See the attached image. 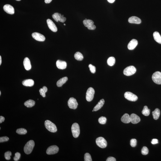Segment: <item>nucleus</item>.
I'll return each mask as SVG.
<instances>
[{"mask_svg": "<svg viewBox=\"0 0 161 161\" xmlns=\"http://www.w3.org/2000/svg\"><path fill=\"white\" fill-rule=\"evenodd\" d=\"M35 146L34 141L31 140L27 142L24 147V151L26 154H29L32 152Z\"/></svg>", "mask_w": 161, "mask_h": 161, "instance_id": "f257e3e1", "label": "nucleus"}, {"mask_svg": "<svg viewBox=\"0 0 161 161\" xmlns=\"http://www.w3.org/2000/svg\"><path fill=\"white\" fill-rule=\"evenodd\" d=\"M45 126L49 131L52 133L56 132L57 131V128L56 125L51 121L47 120L45 121Z\"/></svg>", "mask_w": 161, "mask_h": 161, "instance_id": "f03ea898", "label": "nucleus"}, {"mask_svg": "<svg viewBox=\"0 0 161 161\" xmlns=\"http://www.w3.org/2000/svg\"><path fill=\"white\" fill-rule=\"evenodd\" d=\"M71 131L74 137L78 138L80 133V127L79 124L77 123L73 124L71 127Z\"/></svg>", "mask_w": 161, "mask_h": 161, "instance_id": "7ed1b4c3", "label": "nucleus"}, {"mask_svg": "<svg viewBox=\"0 0 161 161\" xmlns=\"http://www.w3.org/2000/svg\"><path fill=\"white\" fill-rule=\"evenodd\" d=\"M136 69L134 66H130L124 69L123 73L127 76L132 75L136 72Z\"/></svg>", "mask_w": 161, "mask_h": 161, "instance_id": "20e7f679", "label": "nucleus"}, {"mask_svg": "<svg viewBox=\"0 0 161 161\" xmlns=\"http://www.w3.org/2000/svg\"><path fill=\"white\" fill-rule=\"evenodd\" d=\"M96 143L98 146L102 148H104L107 146V141L102 137H99L96 139Z\"/></svg>", "mask_w": 161, "mask_h": 161, "instance_id": "39448f33", "label": "nucleus"}, {"mask_svg": "<svg viewBox=\"0 0 161 161\" xmlns=\"http://www.w3.org/2000/svg\"><path fill=\"white\" fill-rule=\"evenodd\" d=\"M95 90L93 88L90 87L88 89L86 94V99L88 101H92L94 99Z\"/></svg>", "mask_w": 161, "mask_h": 161, "instance_id": "423d86ee", "label": "nucleus"}, {"mask_svg": "<svg viewBox=\"0 0 161 161\" xmlns=\"http://www.w3.org/2000/svg\"><path fill=\"white\" fill-rule=\"evenodd\" d=\"M153 81L158 85H161V73L156 71L153 74L152 76Z\"/></svg>", "mask_w": 161, "mask_h": 161, "instance_id": "0eeeda50", "label": "nucleus"}, {"mask_svg": "<svg viewBox=\"0 0 161 161\" xmlns=\"http://www.w3.org/2000/svg\"><path fill=\"white\" fill-rule=\"evenodd\" d=\"M124 96L127 100L132 101H136L138 99L136 95L129 92H126L124 94Z\"/></svg>", "mask_w": 161, "mask_h": 161, "instance_id": "6e6552de", "label": "nucleus"}, {"mask_svg": "<svg viewBox=\"0 0 161 161\" xmlns=\"http://www.w3.org/2000/svg\"><path fill=\"white\" fill-rule=\"evenodd\" d=\"M52 17L57 22L59 21L63 23L66 21V18L64 17L63 15H62L61 14L58 13H54L52 15Z\"/></svg>", "mask_w": 161, "mask_h": 161, "instance_id": "1a4fd4ad", "label": "nucleus"}, {"mask_svg": "<svg viewBox=\"0 0 161 161\" xmlns=\"http://www.w3.org/2000/svg\"><path fill=\"white\" fill-rule=\"evenodd\" d=\"M78 103L76 99L73 97L70 98L68 101V105L70 108L75 109L77 107Z\"/></svg>", "mask_w": 161, "mask_h": 161, "instance_id": "9d476101", "label": "nucleus"}, {"mask_svg": "<svg viewBox=\"0 0 161 161\" xmlns=\"http://www.w3.org/2000/svg\"><path fill=\"white\" fill-rule=\"evenodd\" d=\"M59 148L57 146L53 145L49 147L46 151V153L48 155L54 154L58 153Z\"/></svg>", "mask_w": 161, "mask_h": 161, "instance_id": "9b49d317", "label": "nucleus"}, {"mask_svg": "<svg viewBox=\"0 0 161 161\" xmlns=\"http://www.w3.org/2000/svg\"><path fill=\"white\" fill-rule=\"evenodd\" d=\"M32 36L34 39L38 41H43L46 40L45 36L39 33H33L32 34Z\"/></svg>", "mask_w": 161, "mask_h": 161, "instance_id": "f8f14e48", "label": "nucleus"}, {"mask_svg": "<svg viewBox=\"0 0 161 161\" xmlns=\"http://www.w3.org/2000/svg\"><path fill=\"white\" fill-rule=\"evenodd\" d=\"M48 26L50 30L53 32H56L57 31V28L54 23L50 19H48L47 20Z\"/></svg>", "mask_w": 161, "mask_h": 161, "instance_id": "ddd939ff", "label": "nucleus"}, {"mask_svg": "<svg viewBox=\"0 0 161 161\" xmlns=\"http://www.w3.org/2000/svg\"><path fill=\"white\" fill-rule=\"evenodd\" d=\"M3 9L5 12L9 14H13L15 12L13 7L11 5L6 4L4 6Z\"/></svg>", "mask_w": 161, "mask_h": 161, "instance_id": "4468645a", "label": "nucleus"}, {"mask_svg": "<svg viewBox=\"0 0 161 161\" xmlns=\"http://www.w3.org/2000/svg\"><path fill=\"white\" fill-rule=\"evenodd\" d=\"M130 122L133 124H137L141 121L140 118L135 114H132L130 116Z\"/></svg>", "mask_w": 161, "mask_h": 161, "instance_id": "2eb2a0df", "label": "nucleus"}, {"mask_svg": "<svg viewBox=\"0 0 161 161\" xmlns=\"http://www.w3.org/2000/svg\"><path fill=\"white\" fill-rule=\"evenodd\" d=\"M138 44L137 40L135 39H133L128 44V48L129 50H133L135 48Z\"/></svg>", "mask_w": 161, "mask_h": 161, "instance_id": "dca6fc26", "label": "nucleus"}, {"mask_svg": "<svg viewBox=\"0 0 161 161\" xmlns=\"http://www.w3.org/2000/svg\"><path fill=\"white\" fill-rule=\"evenodd\" d=\"M56 66L58 68L63 70L67 67V63L65 61L58 60L56 62Z\"/></svg>", "mask_w": 161, "mask_h": 161, "instance_id": "f3484780", "label": "nucleus"}, {"mask_svg": "<svg viewBox=\"0 0 161 161\" xmlns=\"http://www.w3.org/2000/svg\"><path fill=\"white\" fill-rule=\"evenodd\" d=\"M23 65L26 70H29L31 69V66L29 59L28 58H25L23 61Z\"/></svg>", "mask_w": 161, "mask_h": 161, "instance_id": "a211bd4d", "label": "nucleus"}, {"mask_svg": "<svg viewBox=\"0 0 161 161\" xmlns=\"http://www.w3.org/2000/svg\"><path fill=\"white\" fill-rule=\"evenodd\" d=\"M129 23L136 24H140L141 23V20L140 19L135 16H133L129 18L128 19Z\"/></svg>", "mask_w": 161, "mask_h": 161, "instance_id": "6ab92c4d", "label": "nucleus"}, {"mask_svg": "<svg viewBox=\"0 0 161 161\" xmlns=\"http://www.w3.org/2000/svg\"><path fill=\"white\" fill-rule=\"evenodd\" d=\"M34 81L31 79H28L24 80L22 81V84L24 86L27 87H32L34 85Z\"/></svg>", "mask_w": 161, "mask_h": 161, "instance_id": "aec40b11", "label": "nucleus"}, {"mask_svg": "<svg viewBox=\"0 0 161 161\" xmlns=\"http://www.w3.org/2000/svg\"><path fill=\"white\" fill-rule=\"evenodd\" d=\"M121 120L123 123L128 124L130 122V116L129 114H124V115L122 117Z\"/></svg>", "mask_w": 161, "mask_h": 161, "instance_id": "412c9836", "label": "nucleus"}, {"mask_svg": "<svg viewBox=\"0 0 161 161\" xmlns=\"http://www.w3.org/2000/svg\"><path fill=\"white\" fill-rule=\"evenodd\" d=\"M104 103V99H102L98 103L97 105L94 107L93 110L94 111H96L99 110L102 107Z\"/></svg>", "mask_w": 161, "mask_h": 161, "instance_id": "4be33fe9", "label": "nucleus"}, {"mask_svg": "<svg viewBox=\"0 0 161 161\" xmlns=\"http://www.w3.org/2000/svg\"><path fill=\"white\" fill-rule=\"evenodd\" d=\"M154 40L158 43L161 44V36L159 32L155 31L153 34Z\"/></svg>", "mask_w": 161, "mask_h": 161, "instance_id": "5701e85b", "label": "nucleus"}, {"mask_svg": "<svg viewBox=\"0 0 161 161\" xmlns=\"http://www.w3.org/2000/svg\"><path fill=\"white\" fill-rule=\"evenodd\" d=\"M68 80V79L67 77H65L60 79V80H58L57 83H56V85H57V87H60L62 86L63 84L66 82Z\"/></svg>", "mask_w": 161, "mask_h": 161, "instance_id": "b1692460", "label": "nucleus"}, {"mask_svg": "<svg viewBox=\"0 0 161 161\" xmlns=\"http://www.w3.org/2000/svg\"><path fill=\"white\" fill-rule=\"evenodd\" d=\"M153 119L157 120L159 118L160 114V111L159 109L156 108L152 112Z\"/></svg>", "mask_w": 161, "mask_h": 161, "instance_id": "393cba45", "label": "nucleus"}, {"mask_svg": "<svg viewBox=\"0 0 161 161\" xmlns=\"http://www.w3.org/2000/svg\"><path fill=\"white\" fill-rule=\"evenodd\" d=\"M35 104V102L34 101L30 99L25 102L24 105L27 107L31 108L34 106Z\"/></svg>", "mask_w": 161, "mask_h": 161, "instance_id": "a878e982", "label": "nucleus"}, {"mask_svg": "<svg viewBox=\"0 0 161 161\" xmlns=\"http://www.w3.org/2000/svg\"><path fill=\"white\" fill-rule=\"evenodd\" d=\"M83 23L85 27H87L91 25H94V22L91 20L86 19L84 20L83 21Z\"/></svg>", "mask_w": 161, "mask_h": 161, "instance_id": "bb28decb", "label": "nucleus"}, {"mask_svg": "<svg viewBox=\"0 0 161 161\" xmlns=\"http://www.w3.org/2000/svg\"><path fill=\"white\" fill-rule=\"evenodd\" d=\"M75 58L78 61H82L83 59V55L80 52H77L75 53L74 55Z\"/></svg>", "mask_w": 161, "mask_h": 161, "instance_id": "cd10ccee", "label": "nucleus"}, {"mask_svg": "<svg viewBox=\"0 0 161 161\" xmlns=\"http://www.w3.org/2000/svg\"><path fill=\"white\" fill-rule=\"evenodd\" d=\"M115 62V58L113 57H110L108 59L107 63L109 66H112L114 65Z\"/></svg>", "mask_w": 161, "mask_h": 161, "instance_id": "c85d7f7f", "label": "nucleus"}, {"mask_svg": "<svg viewBox=\"0 0 161 161\" xmlns=\"http://www.w3.org/2000/svg\"><path fill=\"white\" fill-rule=\"evenodd\" d=\"M150 113V109L148 108V107L145 106L144 107V109L142 111V113L145 116H149Z\"/></svg>", "mask_w": 161, "mask_h": 161, "instance_id": "c756f323", "label": "nucleus"}, {"mask_svg": "<svg viewBox=\"0 0 161 161\" xmlns=\"http://www.w3.org/2000/svg\"><path fill=\"white\" fill-rule=\"evenodd\" d=\"M47 91V88L46 86H44L42 88L40 89L39 92L40 95L43 97H45L46 96V93Z\"/></svg>", "mask_w": 161, "mask_h": 161, "instance_id": "7c9ffc66", "label": "nucleus"}, {"mask_svg": "<svg viewBox=\"0 0 161 161\" xmlns=\"http://www.w3.org/2000/svg\"><path fill=\"white\" fill-rule=\"evenodd\" d=\"M16 133L20 134H25L27 133V130L24 128H20L17 129Z\"/></svg>", "mask_w": 161, "mask_h": 161, "instance_id": "2f4dec72", "label": "nucleus"}, {"mask_svg": "<svg viewBox=\"0 0 161 161\" xmlns=\"http://www.w3.org/2000/svg\"><path fill=\"white\" fill-rule=\"evenodd\" d=\"M98 121L100 124H104L106 122L107 118L105 117L102 116L99 118Z\"/></svg>", "mask_w": 161, "mask_h": 161, "instance_id": "473e14b6", "label": "nucleus"}, {"mask_svg": "<svg viewBox=\"0 0 161 161\" xmlns=\"http://www.w3.org/2000/svg\"><path fill=\"white\" fill-rule=\"evenodd\" d=\"M84 161H92L91 155L89 153H85L84 156Z\"/></svg>", "mask_w": 161, "mask_h": 161, "instance_id": "72a5a7b5", "label": "nucleus"}, {"mask_svg": "<svg viewBox=\"0 0 161 161\" xmlns=\"http://www.w3.org/2000/svg\"><path fill=\"white\" fill-rule=\"evenodd\" d=\"M12 155V153L9 151L6 152L5 153L4 157L6 160H9L11 159V156Z\"/></svg>", "mask_w": 161, "mask_h": 161, "instance_id": "f704fd0d", "label": "nucleus"}, {"mask_svg": "<svg viewBox=\"0 0 161 161\" xmlns=\"http://www.w3.org/2000/svg\"><path fill=\"white\" fill-rule=\"evenodd\" d=\"M142 154L144 155H146L149 153V150L148 148L146 147H144L142 148L141 151Z\"/></svg>", "mask_w": 161, "mask_h": 161, "instance_id": "c9c22d12", "label": "nucleus"}, {"mask_svg": "<svg viewBox=\"0 0 161 161\" xmlns=\"http://www.w3.org/2000/svg\"><path fill=\"white\" fill-rule=\"evenodd\" d=\"M89 67L91 73L93 74H95L96 71V67H95L91 64H90L89 65Z\"/></svg>", "mask_w": 161, "mask_h": 161, "instance_id": "e433bc0d", "label": "nucleus"}, {"mask_svg": "<svg viewBox=\"0 0 161 161\" xmlns=\"http://www.w3.org/2000/svg\"><path fill=\"white\" fill-rule=\"evenodd\" d=\"M21 154L17 152L15 154V156L13 158V160L15 161H18L20 159Z\"/></svg>", "mask_w": 161, "mask_h": 161, "instance_id": "4c0bfd02", "label": "nucleus"}, {"mask_svg": "<svg viewBox=\"0 0 161 161\" xmlns=\"http://www.w3.org/2000/svg\"><path fill=\"white\" fill-rule=\"evenodd\" d=\"M137 140L135 139H132L130 140V144L132 147H135L137 144Z\"/></svg>", "mask_w": 161, "mask_h": 161, "instance_id": "58836bf2", "label": "nucleus"}, {"mask_svg": "<svg viewBox=\"0 0 161 161\" xmlns=\"http://www.w3.org/2000/svg\"><path fill=\"white\" fill-rule=\"evenodd\" d=\"M9 140V138L7 136L1 137L0 138V142L2 143L7 141Z\"/></svg>", "mask_w": 161, "mask_h": 161, "instance_id": "ea45409f", "label": "nucleus"}, {"mask_svg": "<svg viewBox=\"0 0 161 161\" xmlns=\"http://www.w3.org/2000/svg\"><path fill=\"white\" fill-rule=\"evenodd\" d=\"M107 161H116V160L115 158L112 157H109L107 159Z\"/></svg>", "mask_w": 161, "mask_h": 161, "instance_id": "a19ab883", "label": "nucleus"}, {"mask_svg": "<svg viewBox=\"0 0 161 161\" xmlns=\"http://www.w3.org/2000/svg\"><path fill=\"white\" fill-rule=\"evenodd\" d=\"M87 28L90 30H94L96 28V26H95V25L94 24L93 25L89 26V27H87Z\"/></svg>", "mask_w": 161, "mask_h": 161, "instance_id": "79ce46f5", "label": "nucleus"}, {"mask_svg": "<svg viewBox=\"0 0 161 161\" xmlns=\"http://www.w3.org/2000/svg\"><path fill=\"white\" fill-rule=\"evenodd\" d=\"M151 143L152 144H158V140L156 139H153L152 140Z\"/></svg>", "mask_w": 161, "mask_h": 161, "instance_id": "37998d69", "label": "nucleus"}, {"mask_svg": "<svg viewBox=\"0 0 161 161\" xmlns=\"http://www.w3.org/2000/svg\"><path fill=\"white\" fill-rule=\"evenodd\" d=\"M5 120V118L4 117L1 116H0V123H1L4 121Z\"/></svg>", "mask_w": 161, "mask_h": 161, "instance_id": "c03bdc74", "label": "nucleus"}, {"mask_svg": "<svg viewBox=\"0 0 161 161\" xmlns=\"http://www.w3.org/2000/svg\"><path fill=\"white\" fill-rule=\"evenodd\" d=\"M52 0H45V2L46 3H49Z\"/></svg>", "mask_w": 161, "mask_h": 161, "instance_id": "a18cd8bd", "label": "nucleus"}, {"mask_svg": "<svg viewBox=\"0 0 161 161\" xmlns=\"http://www.w3.org/2000/svg\"><path fill=\"white\" fill-rule=\"evenodd\" d=\"M108 2L110 3H113L115 2V0H107Z\"/></svg>", "mask_w": 161, "mask_h": 161, "instance_id": "49530a36", "label": "nucleus"}, {"mask_svg": "<svg viewBox=\"0 0 161 161\" xmlns=\"http://www.w3.org/2000/svg\"><path fill=\"white\" fill-rule=\"evenodd\" d=\"M1 63H2V58L1 56H0V65H1Z\"/></svg>", "mask_w": 161, "mask_h": 161, "instance_id": "de8ad7c7", "label": "nucleus"}, {"mask_svg": "<svg viewBox=\"0 0 161 161\" xmlns=\"http://www.w3.org/2000/svg\"><path fill=\"white\" fill-rule=\"evenodd\" d=\"M16 0L17 1H20L21 0Z\"/></svg>", "mask_w": 161, "mask_h": 161, "instance_id": "09e8293b", "label": "nucleus"}, {"mask_svg": "<svg viewBox=\"0 0 161 161\" xmlns=\"http://www.w3.org/2000/svg\"><path fill=\"white\" fill-rule=\"evenodd\" d=\"M1 92L0 91V95H1Z\"/></svg>", "mask_w": 161, "mask_h": 161, "instance_id": "8fccbe9b", "label": "nucleus"}, {"mask_svg": "<svg viewBox=\"0 0 161 161\" xmlns=\"http://www.w3.org/2000/svg\"><path fill=\"white\" fill-rule=\"evenodd\" d=\"M64 26H65V24H64Z\"/></svg>", "mask_w": 161, "mask_h": 161, "instance_id": "3c124183", "label": "nucleus"}, {"mask_svg": "<svg viewBox=\"0 0 161 161\" xmlns=\"http://www.w3.org/2000/svg\"><path fill=\"white\" fill-rule=\"evenodd\" d=\"M92 111H93V112H94V110H93Z\"/></svg>", "mask_w": 161, "mask_h": 161, "instance_id": "603ef678", "label": "nucleus"}]
</instances>
